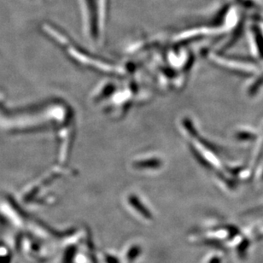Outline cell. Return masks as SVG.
Returning a JSON list of instances; mask_svg holds the SVG:
<instances>
[{
  "mask_svg": "<svg viewBox=\"0 0 263 263\" xmlns=\"http://www.w3.org/2000/svg\"><path fill=\"white\" fill-rule=\"evenodd\" d=\"M12 256L10 249L6 246H0V263H11Z\"/></svg>",
  "mask_w": 263,
  "mask_h": 263,
  "instance_id": "obj_1",
  "label": "cell"
}]
</instances>
